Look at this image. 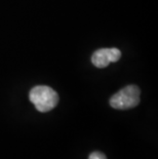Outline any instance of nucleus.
Here are the masks:
<instances>
[{
    "instance_id": "obj_1",
    "label": "nucleus",
    "mask_w": 158,
    "mask_h": 159,
    "mask_svg": "<svg viewBox=\"0 0 158 159\" xmlns=\"http://www.w3.org/2000/svg\"><path fill=\"white\" fill-rule=\"evenodd\" d=\"M30 102L35 106L36 110L41 113L52 111L59 103V96L52 87L37 85L30 90Z\"/></svg>"
},
{
    "instance_id": "obj_2",
    "label": "nucleus",
    "mask_w": 158,
    "mask_h": 159,
    "mask_svg": "<svg viewBox=\"0 0 158 159\" xmlns=\"http://www.w3.org/2000/svg\"><path fill=\"white\" fill-rule=\"evenodd\" d=\"M140 96L141 90L139 87L134 84H130L111 97L110 106L116 110L132 109L139 105Z\"/></svg>"
},
{
    "instance_id": "obj_3",
    "label": "nucleus",
    "mask_w": 158,
    "mask_h": 159,
    "mask_svg": "<svg viewBox=\"0 0 158 159\" xmlns=\"http://www.w3.org/2000/svg\"><path fill=\"white\" fill-rule=\"evenodd\" d=\"M121 57V52L118 48H100L92 56V63L97 68H106L110 63L118 62Z\"/></svg>"
},
{
    "instance_id": "obj_4",
    "label": "nucleus",
    "mask_w": 158,
    "mask_h": 159,
    "mask_svg": "<svg viewBox=\"0 0 158 159\" xmlns=\"http://www.w3.org/2000/svg\"><path fill=\"white\" fill-rule=\"evenodd\" d=\"M88 159H107V157L105 154L102 153V152L96 151V152H93V153L89 155Z\"/></svg>"
}]
</instances>
